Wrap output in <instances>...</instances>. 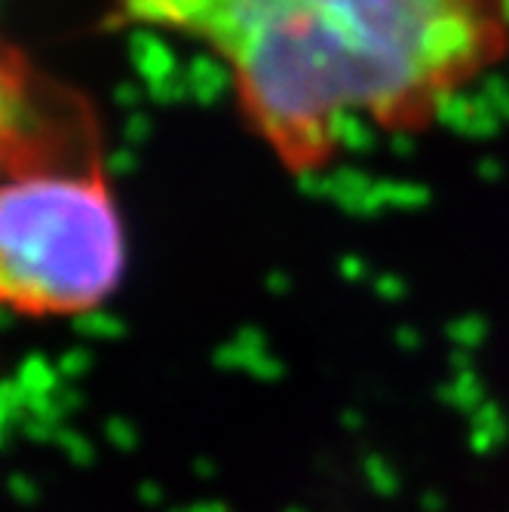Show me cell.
<instances>
[{"label": "cell", "instance_id": "cell-1", "mask_svg": "<svg viewBox=\"0 0 509 512\" xmlns=\"http://www.w3.org/2000/svg\"><path fill=\"white\" fill-rule=\"evenodd\" d=\"M117 16L206 46L292 175L326 169L350 120L430 129L509 59V0H117Z\"/></svg>", "mask_w": 509, "mask_h": 512}, {"label": "cell", "instance_id": "cell-2", "mask_svg": "<svg viewBox=\"0 0 509 512\" xmlns=\"http://www.w3.org/2000/svg\"><path fill=\"white\" fill-rule=\"evenodd\" d=\"M126 270V234L99 166L0 184V310L31 319L102 307Z\"/></svg>", "mask_w": 509, "mask_h": 512}]
</instances>
